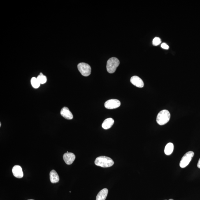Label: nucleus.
<instances>
[{
  "label": "nucleus",
  "mask_w": 200,
  "mask_h": 200,
  "mask_svg": "<svg viewBox=\"0 0 200 200\" xmlns=\"http://www.w3.org/2000/svg\"><path fill=\"white\" fill-rule=\"evenodd\" d=\"M96 166L103 168H108L113 165L114 161L110 157L106 156H100L96 158L94 161Z\"/></svg>",
  "instance_id": "nucleus-1"
},
{
  "label": "nucleus",
  "mask_w": 200,
  "mask_h": 200,
  "mask_svg": "<svg viewBox=\"0 0 200 200\" xmlns=\"http://www.w3.org/2000/svg\"><path fill=\"white\" fill-rule=\"evenodd\" d=\"M171 115L167 110H163L160 112L157 115V122L160 125H163L169 121Z\"/></svg>",
  "instance_id": "nucleus-2"
},
{
  "label": "nucleus",
  "mask_w": 200,
  "mask_h": 200,
  "mask_svg": "<svg viewBox=\"0 0 200 200\" xmlns=\"http://www.w3.org/2000/svg\"><path fill=\"white\" fill-rule=\"evenodd\" d=\"M119 64H120V62L117 58L115 57L110 58L107 62V70L110 73H114Z\"/></svg>",
  "instance_id": "nucleus-3"
},
{
  "label": "nucleus",
  "mask_w": 200,
  "mask_h": 200,
  "mask_svg": "<svg viewBox=\"0 0 200 200\" xmlns=\"http://www.w3.org/2000/svg\"><path fill=\"white\" fill-rule=\"evenodd\" d=\"M194 155V152L191 151L188 152L182 157L180 162V166L181 168H185L190 163L191 160Z\"/></svg>",
  "instance_id": "nucleus-4"
},
{
  "label": "nucleus",
  "mask_w": 200,
  "mask_h": 200,
  "mask_svg": "<svg viewBox=\"0 0 200 200\" xmlns=\"http://www.w3.org/2000/svg\"><path fill=\"white\" fill-rule=\"evenodd\" d=\"M79 71L84 76H88L91 74V68L90 65L85 63H80L78 65Z\"/></svg>",
  "instance_id": "nucleus-5"
},
{
  "label": "nucleus",
  "mask_w": 200,
  "mask_h": 200,
  "mask_svg": "<svg viewBox=\"0 0 200 200\" xmlns=\"http://www.w3.org/2000/svg\"><path fill=\"white\" fill-rule=\"evenodd\" d=\"M120 105V101L118 100L111 99L105 102V106L108 109H112L119 107Z\"/></svg>",
  "instance_id": "nucleus-6"
},
{
  "label": "nucleus",
  "mask_w": 200,
  "mask_h": 200,
  "mask_svg": "<svg viewBox=\"0 0 200 200\" xmlns=\"http://www.w3.org/2000/svg\"><path fill=\"white\" fill-rule=\"evenodd\" d=\"M76 158L75 155L72 153L67 152L63 155V159L66 164L71 165L74 162Z\"/></svg>",
  "instance_id": "nucleus-7"
},
{
  "label": "nucleus",
  "mask_w": 200,
  "mask_h": 200,
  "mask_svg": "<svg viewBox=\"0 0 200 200\" xmlns=\"http://www.w3.org/2000/svg\"><path fill=\"white\" fill-rule=\"evenodd\" d=\"M12 173L15 177L18 178H21L24 176L21 167L19 165L13 166L12 170Z\"/></svg>",
  "instance_id": "nucleus-8"
},
{
  "label": "nucleus",
  "mask_w": 200,
  "mask_h": 200,
  "mask_svg": "<svg viewBox=\"0 0 200 200\" xmlns=\"http://www.w3.org/2000/svg\"><path fill=\"white\" fill-rule=\"evenodd\" d=\"M130 80L131 83L136 87L140 88L143 87L144 83L143 80L139 77L136 76H133L131 78Z\"/></svg>",
  "instance_id": "nucleus-9"
},
{
  "label": "nucleus",
  "mask_w": 200,
  "mask_h": 200,
  "mask_svg": "<svg viewBox=\"0 0 200 200\" xmlns=\"http://www.w3.org/2000/svg\"><path fill=\"white\" fill-rule=\"evenodd\" d=\"M61 114L65 119L71 120L73 118V115L69 109L66 107L63 108L61 111Z\"/></svg>",
  "instance_id": "nucleus-10"
},
{
  "label": "nucleus",
  "mask_w": 200,
  "mask_h": 200,
  "mask_svg": "<svg viewBox=\"0 0 200 200\" xmlns=\"http://www.w3.org/2000/svg\"><path fill=\"white\" fill-rule=\"evenodd\" d=\"M108 190L107 189L104 188L100 191L96 196V200H105L107 196Z\"/></svg>",
  "instance_id": "nucleus-11"
},
{
  "label": "nucleus",
  "mask_w": 200,
  "mask_h": 200,
  "mask_svg": "<svg viewBox=\"0 0 200 200\" xmlns=\"http://www.w3.org/2000/svg\"><path fill=\"white\" fill-rule=\"evenodd\" d=\"M114 122V121L112 118L105 119L102 124V127L105 129H108L112 127Z\"/></svg>",
  "instance_id": "nucleus-12"
},
{
  "label": "nucleus",
  "mask_w": 200,
  "mask_h": 200,
  "mask_svg": "<svg viewBox=\"0 0 200 200\" xmlns=\"http://www.w3.org/2000/svg\"><path fill=\"white\" fill-rule=\"evenodd\" d=\"M50 179L52 183H56L59 181V175L55 170H53L50 172Z\"/></svg>",
  "instance_id": "nucleus-13"
},
{
  "label": "nucleus",
  "mask_w": 200,
  "mask_h": 200,
  "mask_svg": "<svg viewBox=\"0 0 200 200\" xmlns=\"http://www.w3.org/2000/svg\"><path fill=\"white\" fill-rule=\"evenodd\" d=\"M173 149H174V146L172 143H168L165 147L164 150L165 154L167 155H171L172 153Z\"/></svg>",
  "instance_id": "nucleus-14"
},
{
  "label": "nucleus",
  "mask_w": 200,
  "mask_h": 200,
  "mask_svg": "<svg viewBox=\"0 0 200 200\" xmlns=\"http://www.w3.org/2000/svg\"><path fill=\"white\" fill-rule=\"evenodd\" d=\"M31 83L33 87L34 88H38L40 87V84L38 79L35 77H33L31 80Z\"/></svg>",
  "instance_id": "nucleus-15"
},
{
  "label": "nucleus",
  "mask_w": 200,
  "mask_h": 200,
  "mask_svg": "<svg viewBox=\"0 0 200 200\" xmlns=\"http://www.w3.org/2000/svg\"><path fill=\"white\" fill-rule=\"evenodd\" d=\"M40 84H44L47 81L46 77L41 73L37 78Z\"/></svg>",
  "instance_id": "nucleus-16"
},
{
  "label": "nucleus",
  "mask_w": 200,
  "mask_h": 200,
  "mask_svg": "<svg viewBox=\"0 0 200 200\" xmlns=\"http://www.w3.org/2000/svg\"><path fill=\"white\" fill-rule=\"evenodd\" d=\"M161 43V39L158 37H155L153 40V45L154 46L158 45Z\"/></svg>",
  "instance_id": "nucleus-17"
},
{
  "label": "nucleus",
  "mask_w": 200,
  "mask_h": 200,
  "mask_svg": "<svg viewBox=\"0 0 200 200\" xmlns=\"http://www.w3.org/2000/svg\"><path fill=\"white\" fill-rule=\"evenodd\" d=\"M161 47L163 49H165V50H168L169 48V46L167 45L166 43H163L161 46Z\"/></svg>",
  "instance_id": "nucleus-18"
},
{
  "label": "nucleus",
  "mask_w": 200,
  "mask_h": 200,
  "mask_svg": "<svg viewBox=\"0 0 200 200\" xmlns=\"http://www.w3.org/2000/svg\"><path fill=\"white\" fill-rule=\"evenodd\" d=\"M197 166L198 168L200 169V158L199 159V161H198Z\"/></svg>",
  "instance_id": "nucleus-19"
},
{
  "label": "nucleus",
  "mask_w": 200,
  "mask_h": 200,
  "mask_svg": "<svg viewBox=\"0 0 200 200\" xmlns=\"http://www.w3.org/2000/svg\"><path fill=\"white\" fill-rule=\"evenodd\" d=\"M168 200H173V199H170Z\"/></svg>",
  "instance_id": "nucleus-20"
},
{
  "label": "nucleus",
  "mask_w": 200,
  "mask_h": 200,
  "mask_svg": "<svg viewBox=\"0 0 200 200\" xmlns=\"http://www.w3.org/2000/svg\"><path fill=\"white\" fill-rule=\"evenodd\" d=\"M1 126V123H0V126Z\"/></svg>",
  "instance_id": "nucleus-21"
},
{
  "label": "nucleus",
  "mask_w": 200,
  "mask_h": 200,
  "mask_svg": "<svg viewBox=\"0 0 200 200\" xmlns=\"http://www.w3.org/2000/svg\"><path fill=\"white\" fill-rule=\"evenodd\" d=\"M33 200V199H30V200Z\"/></svg>",
  "instance_id": "nucleus-22"
}]
</instances>
